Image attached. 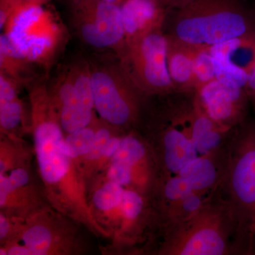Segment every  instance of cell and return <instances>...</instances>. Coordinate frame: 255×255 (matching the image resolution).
<instances>
[{
	"mask_svg": "<svg viewBox=\"0 0 255 255\" xmlns=\"http://www.w3.org/2000/svg\"><path fill=\"white\" fill-rule=\"evenodd\" d=\"M171 39L193 48L255 33L253 20L235 0H192L179 7Z\"/></svg>",
	"mask_w": 255,
	"mask_h": 255,
	"instance_id": "cell-1",
	"label": "cell"
},
{
	"mask_svg": "<svg viewBox=\"0 0 255 255\" xmlns=\"http://www.w3.org/2000/svg\"><path fill=\"white\" fill-rule=\"evenodd\" d=\"M43 1H22L8 18L4 34L28 62L43 63L60 46L63 31Z\"/></svg>",
	"mask_w": 255,
	"mask_h": 255,
	"instance_id": "cell-2",
	"label": "cell"
},
{
	"mask_svg": "<svg viewBox=\"0 0 255 255\" xmlns=\"http://www.w3.org/2000/svg\"><path fill=\"white\" fill-rule=\"evenodd\" d=\"M235 210L247 226L255 225V129L247 130L236 144L228 174Z\"/></svg>",
	"mask_w": 255,
	"mask_h": 255,
	"instance_id": "cell-3",
	"label": "cell"
},
{
	"mask_svg": "<svg viewBox=\"0 0 255 255\" xmlns=\"http://www.w3.org/2000/svg\"><path fill=\"white\" fill-rule=\"evenodd\" d=\"M75 14L80 36L90 46L113 48L126 41L119 4L105 0H78Z\"/></svg>",
	"mask_w": 255,
	"mask_h": 255,
	"instance_id": "cell-4",
	"label": "cell"
},
{
	"mask_svg": "<svg viewBox=\"0 0 255 255\" xmlns=\"http://www.w3.org/2000/svg\"><path fill=\"white\" fill-rule=\"evenodd\" d=\"M128 46V60L135 81L153 90L162 91L174 87L167 68L168 38L156 30Z\"/></svg>",
	"mask_w": 255,
	"mask_h": 255,
	"instance_id": "cell-5",
	"label": "cell"
},
{
	"mask_svg": "<svg viewBox=\"0 0 255 255\" xmlns=\"http://www.w3.org/2000/svg\"><path fill=\"white\" fill-rule=\"evenodd\" d=\"M90 71L95 108L100 117L113 125L128 123L135 107L127 78L114 67H96Z\"/></svg>",
	"mask_w": 255,
	"mask_h": 255,
	"instance_id": "cell-6",
	"label": "cell"
},
{
	"mask_svg": "<svg viewBox=\"0 0 255 255\" xmlns=\"http://www.w3.org/2000/svg\"><path fill=\"white\" fill-rule=\"evenodd\" d=\"M221 218L203 208L194 217L184 221L173 238L172 255H219L227 251V239Z\"/></svg>",
	"mask_w": 255,
	"mask_h": 255,
	"instance_id": "cell-7",
	"label": "cell"
},
{
	"mask_svg": "<svg viewBox=\"0 0 255 255\" xmlns=\"http://www.w3.org/2000/svg\"><path fill=\"white\" fill-rule=\"evenodd\" d=\"M35 150L43 180L50 184L60 182L70 168L65 138L58 124L51 120L37 124L34 130Z\"/></svg>",
	"mask_w": 255,
	"mask_h": 255,
	"instance_id": "cell-8",
	"label": "cell"
},
{
	"mask_svg": "<svg viewBox=\"0 0 255 255\" xmlns=\"http://www.w3.org/2000/svg\"><path fill=\"white\" fill-rule=\"evenodd\" d=\"M196 90L198 104L204 113L221 127H228L241 117L245 104L243 89L227 86L215 79Z\"/></svg>",
	"mask_w": 255,
	"mask_h": 255,
	"instance_id": "cell-9",
	"label": "cell"
},
{
	"mask_svg": "<svg viewBox=\"0 0 255 255\" xmlns=\"http://www.w3.org/2000/svg\"><path fill=\"white\" fill-rule=\"evenodd\" d=\"M158 0H125L121 6L127 44L158 29L163 11Z\"/></svg>",
	"mask_w": 255,
	"mask_h": 255,
	"instance_id": "cell-10",
	"label": "cell"
},
{
	"mask_svg": "<svg viewBox=\"0 0 255 255\" xmlns=\"http://www.w3.org/2000/svg\"><path fill=\"white\" fill-rule=\"evenodd\" d=\"M59 82L57 97L60 105V126L68 133L88 127L92 122V110L79 98L70 72Z\"/></svg>",
	"mask_w": 255,
	"mask_h": 255,
	"instance_id": "cell-11",
	"label": "cell"
},
{
	"mask_svg": "<svg viewBox=\"0 0 255 255\" xmlns=\"http://www.w3.org/2000/svg\"><path fill=\"white\" fill-rule=\"evenodd\" d=\"M164 165L169 172L179 173L187 163L199 156L189 134L176 128H169L163 137Z\"/></svg>",
	"mask_w": 255,
	"mask_h": 255,
	"instance_id": "cell-12",
	"label": "cell"
},
{
	"mask_svg": "<svg viewBox=\"0 0 255 255\" xmlns=\"http://www.w3.org/2000/svg\"><path fill=\"white\" fill-rule=\"evenodd\" d=\"M208 49L211 55L224 58L249 74L255 64V33L221 42Z\"/></svg>",
	"mask_w": 255,
	"mask_h": 255,
	"instance_id": "cell-13",
	"label": "cell"
},
{
	"mask_svg": "<svg viewBox=\"0 0 255 255\" xmlns=\"http://www.w3.org/2000/svg\"><path fill=\"white\" fill-rule=\"evenodd\" d=\"M167 68L174 87H194L192 48L169 38Z\"/></svg>",
	"mask_w": 255,
	"mask_h": 255,
	"instance_id": "cell-14",
	"label": "cell"
},
{
	"mask_svg": "<svg viewBox=\"0 0 255 255\" xmlns=\"http://www.w3.org/2000/svg\"><path fill=\"white\" fill-rule=\"evenodd\" d=\"M199 107L191 120L189 135L199 155H211L221 145V126L209 118Z\"/></svg>",
	"mask_w": 255,
	"mask_h": 255,
	"instance_id": "cell-15",
	"label": "cell"
},
{
	"mask_svg": "<svg viewBox=\"0 0 255 255\" xmlns=\"http://www.w3.org/2000/svg\"><path fill=\"white\" fill-rule=\"evenodd\" d=\"M209 155L197 156L177 174L194 192L201 194L203 191L211 189L219 179L217 167L214 159Z\"/></svg>",
	"mask_w": 255,
	"mask_h": 255,
	"instance_id": "cell-16",
	"label": "cell"
},
{
	"mask_svg": "<svg viewBox=\"0 0 255 255\" xmlns=\"http://www.w3.org/2000/svg\"><path fill=\"white\" fill-rule=\"evenodd\" d=\"M216 79L227 86L246 90L249 74L216 55H212Z\"/></svg>",
	"mask_w": 255,
	"mask_h": 255,
	"instance_id": "cell-17",
	"label": "cell"
},
{
	"mask_svg": "<svg viewBox=\"0 0 255 255\" xmlns=\"http://www.w3.org/2000/svg\"><path fill=\"white\" fill-rule=\"evenodd\" d=\"M145 146L136 137L128 135L121 139L118 150L111 158V162H122L133 168L145 158Z\"/></svg>",
	"mask_w": 255,
	"mask_h": 255,
	"instance_id": "cell-18",
	"label": "cell"
},
{
	"mask_svg": "<svg viewBox=\"0 0 255 255\" xmlns=\"http://www.w3.org/2000/svg\"><path fill=\"white\" fill-rule=\"evenodd\" d=\"M194 49V79L196 90L216 79L214 61L208 48Z\"/></svg>",
	"mask_w": 255,
	"mask_h": 255,
	"instance_id": "cell-19",
	"label": "cell"
},
{
	"mask_svg": "<svg viewBox=\"0 0 255 255\" xmlns=\"http://www.w3.org/2000/svg\"><path fill=\"white\" fill-rule=\"evenodd\" d=\"M23 241L32 255H46L49 251L53 238L50 230L46 226L35 225L25 231Z\"/></svg>",
	"mask_w": 255,
	"mask_h": 255,
	"instance_id": "cell-20",
	"label": "cell"
},
{
	"mask_svg": "<svg viewBox=\"0 0 255 255\" xmlns=\"http://www.w3.org/2000/svg\"><path fill=\"white\" fill-rule=\"evenodd\" d=\"M124 191L123 186L109 181L95 191L93 195L94 205L101 211H108L119 207Z\"/></svg>",
	"mask_w": 255,
	"mask_h": 255,
	"instance_id": "cell-21",
	"label": "cell"
},
{
	"mask_svg": "<svg viewBox=\"0 0 255 255\" xmlns=\"http://www.w3.org/2000/svg\"><path fill=\"white\" fill-rule=\"evenodd\" d=\"M95 132L87 127L69 133L65 138V151L69 157L75 158L80 156L86 155L91 150Z\"/></svg>",
	"mask_w": 255,
	"mask_h": 255,
	"instance_id": "cell-22",
	"label": "cell"
},
{
	"mask_svg": "<svg viewBox=\"0 0 255 255\" xmlns=\"http://www.w3.org/2000/svg\"><path fill=\"white\" fill-rule=\"evenodd\" d=\"M22 107L17 97L7 100H0V124L4 130L17 127L21 122Z\"/></svg>",
	"mask_w": 255,
	"mask_h": 255,
	"instance_id": "cell-23",
	"label": "cell"
},
{
	"mask_svg": "<svg viewBox=\"0 0 255 255\" xmlns=\"http://www.w3.org/2000/svg\"><path fill=\"white\" fill-rule=\"evenodd\" d=\"M0 205L3 206L6 202L7 196L13 191L26 185L29 180V176L25 169H15L11 171L7 177L3 173L0 174Z\"/></svg>",
	"mask_w": 255,
	"mask_h": 255,
	"instance_id": "cell-24",
	"label": "cell"
},
{
	"mask_svg": "<svg viewBox=\"0 0 255 255\" xmlns=\"http://www.w3.org/2000/svg\"><path fill=\"white\" fill-rule=\"evenodd\" d=\"M199 193L193 192L179 202L173 203L174 216L183 222L194 217L200 212L203 206L202 197Z\"/></svg>",
	"mask_w": 255,
	"mask_h": 255,
	"instance_id": "cell-25",
	"label": "cell"
},
{
	"mask_svg": "<svg viewBox=\"0 0 255 255\" xmlns=\"http://www.w3.org/2000/svg\"><path fill=\"white\" fill-rule=\"evenodd\" d=\"M119 207L124 219L133 221L141 214L143 209V200L136 191L125 190Z\"/></svg>",
	"mask_w": 255,
	"mask_h": 255,
	"instance_id": "cell-26",
	"label": "cell"
},
{
	"mask_svg": "<svg viewBox=\"0 0 255 255\" xmlns=\"http://www.w3.org/2000/svg\"><path fill=\"white\" fill-rule=\"evenodd\" d=\"M193 192L187 183L178 174L171 177L164 186V196L172 204L182 201Z\"/></svg>",
	"mask_w": 255,
	"mask_h": 255,
	"instance_id": "cell-27",
	"label": "cell"
},
{
	"mask_svg": "<svg viewBox=\"0 0 255 255\" xmlns=\"http://www.w3.org/2000/svg\"><path fill=\"white\" fill-rule=\"evenodd\" d=\"M132 167L128 164L122 162H111L110 167H109V181L117 183L122 186L128 185L130 184L132 179L133 170Z\"/></svg>",
	"mask_w": 255,
	"mask_h": 255,
	"instance_id": "cell-28",
	"label": "cell"
},
{
	"mask_svg": "<svg viewBox=\"0 0 255 255\" xmlns=\"http://www.w3.org/2000/svg\"><path fill=\"white\" fill-rule=\"evenodd\" d=\"M110 137V132L107 129L100 128L97 130L95 132L91 150L85 155L86 158L90 160H95L102 157L104 148Z\"/></svg>",
	"mask_w": 255,
	"mask_h": 255,
	"instance_id": "cell-29",
	"label": "cell"
},
{
	"mask_svg": "<svg viewBox=\"0 0 255 255\" xmlns=\"http://www.w3.org/2000/svg\"><path fill=\"white\" fill-rule=\"evenodd\" d=\"M22 1L21 0H1V11H0L1 28H4L8 18Z\"/></svg>",
	"mask_w": 255,
	"mask_h": 255,
	"instance_id": "cell-30",
	"label": "cell"
},
{
	"mask_svg": "<svg viewBox=\"0 0 255 255\" xmlns=\"http://www.w3.org/2000/svg\"><path fill=\"white\" fill-rule=\"evenodd\" d=\"M120 143L121 139H119V137H111L104 148L102 157L112 158L118 150Z\"/></svg>",
	"mask_w": 255,
	"mask_h": 255,
	"instance_id": "cell-31",
	"label": "cell"
},
{
	"mask_svg": "<svg viewBox=\"0 0 255 255\" xmlns=\"http://www.w3.org/2000/svg\"><path fill=\"white\" fill-rule=\"evenodd\" d=\"M246 91L249 92L250 95L255 101V64L249 73V78H248Z\"/></svg>",
	"mask_w": 255,
	"mask_h": 255,
	"instance_id": "cell-32",
	"label": "cell"
},
{
	"mask_svg": "<svg viewBox=\"0 0 255 255\" xmlns=\"http://www.w3.org/2000/svg\"><path fill=\"white\" fill-rule=\"evenodd\" d=\"M10 255H32V253L26 246H13L7 251V254Z\"/></svg>",
	"mask_w": 255,
	"mask_h": 255,
	"instance_id": "cell-33",
	"label": "cell"
},
{
	"mask_svg": "<svg viewBox=\"0 0 255 255\" xmlns=\"http://www.w3.org/2000/svg\"><path fill=\"white\" fill-rule=\"evenodd\" d=\"M9 222H8L7 219L5 218V216L1 214V216H0V238L1 239L6 237V235L9 232Z\"/></svg>",
	"mask_w": 255,
	"mask_h": 255,
	"instance_id": "cell-34",
	"label": "cell"
},
{
	"mask_svg": "<svg viewBox=\"0 0 255 255\" xmlns=\"http://www.w3.org/2000/svg\"><path fill=\"white\" fill-rule=\"evenodd\" d=\"M192 0H158L161 4L169 5V6H177L178 8L187 4Z\"/></svg>",
	"mask_w": 255,
	"mask_h": 255,
	"instance_id": "cell-35",
	"label": "cell"
},
{
	"mask_svg": "<svg viewBox=\"0 0 255 255\" xmlns=\"http://www.w3.org/2000/svg\"><path fill=\"white\" fill-rule=\"evenodd\" d=\"M105 1H110V2L114 3V4H118L122 0H105Z\"/></svg>",
	"mask_w": 255,
	"mask_h": 255,
	"instance_id": "cell-36",
	"label": "cell"
},
{
	"mask_svg": "<svg viewBox=\"0 0 255 255\" xmlns=\"http://www.w3.org/2000/svg\"><path fill=\"white\" fill-rule=\"evenodd\" d=\"M23 1H44L45 0H21Z\"/></svg>",
	"mask_w": 255,
	"mask_h": 255,
	"instance_id": "cell-37",
	"label": "cell"
}]
</instances>
